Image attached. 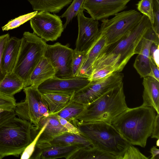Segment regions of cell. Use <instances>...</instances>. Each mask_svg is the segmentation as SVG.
Wrapping results in <instances>:
<instances>
[{"label": "cell", "instance_id": "obj_1", "mask_svg": "<svg viewBox=\"0 0 159 159\" xmlns=\"http://www.w3.org/2000/svg\"><path fill=\"white\" fill-rule=\"evenodd\" d=\"M151 26L148 17L143 15L140 21L133 29L115 42L107 46L93 62V70L102 66H109L114 68L115 72H121L135 54L137 46Z\"/></svg>", "mask_w": 159, "mask_h": 159}, {"label": "cell", "instance_id": "obj_2", "mask_svg": "<svg viewBox=\"0 0 159 159\" xmlns=\"http://www.w3.org/2000/svg\"><path fill=\"white\" fill-rule=\"evenodd\" d=\"M155 111L151 107L142 105L128 107L111 124L131 145L144 148L152 134Z\"/></svg>", "mask_w": 159, "mask_h": 159}, {"label": "cell", "instance_id": "obj_3", "mask_svg": "<svg viewBox=\"0 0 159 159\" xmlns=\"http://www.w3.org/2000/svg\"><path fill=\"white\" fill-rule=\"evenodd\" d=\"M81 134L91 142L93 147L117 157H121L131 144L111 124L103 121L71 123Z\"/></svg>", "mask_w": 159, "mask_h": 159}, {"label": "cell", "instance_id": "obj_4", "mask_svg": "<svg viewBox=\"0 0 159 159\" xmlns=\"http://www.w3.org/2000/svg\"><path fill=\"white\" fill-rule=\"evenodd\" d=\"M39 130L29 121L16 116L0 125V155L18 157L34 140Z\"/></svg>", "mask_w": 159, "mask_h": 159}, {"label": "cell", "instance_id": "obj_5", "mask_svg": "<svg viewBox=\"0 0 159 159\" xmlns=\"http://www.w3.org/2000/svg\"><path fill=\"white\" fill-rule=\"evenodd\" d=\"M128 108L123 83L85 105L72 121H103L111 124L115 117Z\"/></svg>", "mask_w": 159, "mask_h": 159}, {"label": "cell", "instance_id": "obj_6", "mask_svg": "<svg viewBox=\"0 0 159 159\" xmlns=\"http://www.w3.org/2000/svg\"><path fill=\"white\" fill-rule=\"evenodd\" d=\"M20 48L13 72L28 86L30 75L44 56L47 43L34 33L25 31L21 38Z\"/></svg>", "mask_w": 159, "mask_h": 159}, {"label": "cell", "instance_id": "obj_7", "mask_svg": "<svg viewBox=\"0 0 159 159\" xmlns=\"http://www.w3.org/2000/svg\"><path fill=\"white\" fill-rule=\"evenodd\" d=\"M23 91L25 97L24 100L16 103L14 110L16 116L29 121L37 129L41 119L50 115L47 104L37 87L28 86L24 88Z\"/></svg>", "mask_w": 159, "mask_h": 159}, {"label": "cell", "instance_id": "obj_8", "mask_svg": "<svg viewBox=\"0 0 159 159\" xmlns=\"http://www.w3.org/2000/svg\"><path fill=\"white\" fill-rule=\"evenodd\" d=\"M142 15L131 9L119 12L111 19L101 20L99 32L106 38L107 45L115 42L131 30L140 21Z\"/></svg>", "mask_w": 159, "mask_h": 159}, {"label": "cell", "instance_id": "obj_9", "mask_svg": "<svg viewBox=\"0 0 159 159\" xmlns=\"http://www.w3.org/2000/svg\"><path fill=\"white\" fill-rule=\"evenodd\" d=\"M124 76L120 72H114L102 80L90 81L87 85L75 92L72 100L84 105L92 102L110 90L123 83Z\"/></svg>", "mask_w": 159, "mask_h": 159}, {"label": "cell", "instance_id": "obj_10", "mask_svg": "<svg viewBox=\"0 0 159 159\" xmlns=\"http://www.w3.org/2000/svg\"><path fill=\"white\" fill-rule=\"evenodd\" d=\"M30 24L33 33L45 42L56 40L64 29L60 16L45 11H38Z\"/></svg>", "mask_w": 159, "mask_h": 159}, {"label": "cell", "instance_id": "obj_11", "mask_svg": "<svg viewBox=\"0 0 159 159\" xmlns=\"http://www.w3.org/2000/svg\"><path fill=\"white\" fill-rule=\"evenodd\" d=\"M73 53V49L58 42L53 45L47 44L44 56L54 68L55 77L61 79L73 78L71 68Z\"/></svg>", "mask_w": 159, "mask_h": 159}, {"label": "cell", "instance_id": "obj_12", "mask_svg": "<svg viewBox=\"0 0 159 159\" xmlns=\"http://www.w3.org/2000/svg\"><path fill=\"white\" fill-rule=\"evenodd\" d=\"M84 11H80L77 16L78 33L74 49L87 52L99 34V23L98 20L85 16Z\"/></svg>", "mask_w": 159, "mask_h": 159}, {"label": "cell", "instance_id": "obj_13", "mask_svg": "<svg viewBox=\"0 0 159 159\" xmlns=\"http://www.w3.org/2000/svg\"><path fill=\"white\" fill-rule=\"evenodd\" d=\"M159 43V35L152 26L146 31L137 46L135 51L138 54L134 66L141 78L148 76L151 70L150 49L152 43Z\"/></svg>", "mask_w": 159, "mask_h": 159}, {"label": "cell", "instance_id": "obj_14", "mask_svg": "<svg viewBox=\"0 0 159 159\" xmlns=\"http://www.w3.org/2000/svg\"><path fill=\"white\" fill-rule=\"evenodd\" d=\"M131 0H85L83 7L91 18L101 20L125 9Z\"/></svg>", "mask_w": 159, "mask_h": 159}, {"label": "cell", "instance_id": "obj_15", "mask_svg": "<svg viewBox=\"0 0 159 159\" xmlns=\"http://www.w3.org/2000/svg\"><path fill=\"white\" fill-rule=\"evenodd\" d=\"M90 82L87 78L76 77L61 79L55 76L40 84L37 89L41 93L55 92L73 94Z\"/></svg>", "mask_w": 159, "mask_h": 159}, {"label": "cell", "instance_id": "obj_16", "mask_svg": "<svg viewBox=\"0 0 159 159\" xmlns=\"http://www.w3.org/2000/svg\"><path fill=\"white\" fill-rule=\"evenodd\" d=\"M80 148L75 145H54L39 148H35L30 159H55L64 158L69 159L72 154Z\"/></svg>", "mask_w": 159, "mask_h": 159}, {"label": "cell", "instance_id": "obj_17", "mask_svg": "<svg viewBox=\"0 0 159 159\" xmlns=\"http://www.w3.org/2000/svg\"><path fill=\"white\" fill-rule=\"evenodd\" d=\"M107 45L106 38L99 33L96 40L87 52L84 60L77 77H90L93 71V62Z\"/></svg>", "mask_w": 159, "mask_h": 159}, {"label": "cell", "instance_id": "obj_18", "mask_svg": "<svg viewBox=\"0 0 159 159\" xmlns=\"http://www.w3.org/2000/svg\"><path fill=\"white\" fill-rule=\"evenodd\" d=\"M21 39L10 37L4 50L2 63V72L4 77L12 72L18 56L21 43Z\"/></svg>", "mask_w": 159, "mask_h": 159}, {"label": "cell", "instance_id": "obj_19", "mask_svg": "<svg viewBox=\"0 0 159 159\" xmlns=\"http://www.w3.org/2000/svg\"><path fill=\"white\" fill-rule=\"evenodd\" d=\"M143 103L145 106L152 108L159 114V81L149 76L143 78Z\"/></svg>", "mask_w": 159, "mask_h": 159}, {"label": "cell", "instance_id": "obj_20", "mask_svg": "<svg viewBox=\"0 0 159 159\" xmlns=\"http://www.w3.org/2000/svg\"><path fill=\"white\" fill-rule=\"evenodd\" d=\"M54 145H75L81 148L93 147L90 140L83 134H76L67 132L55 137L46 143L36 146L35 148H39Z\"/></svg>", "mask_w": 159, "mask_h": 159}, {"label": "cell", "instance_id": "obj_21", "mask_svg": "<svg viewBox=\"0 0 159 159\" xmlns=\"http://www.w3.org/2000/svg\"><path fill=\"white\" fill-rule=\"evenodd\" d=\"M55 69L49 61L44 56L32 72L28 86L37 87L47 80L55 76Z\"/></svg>", "mask_w": 159, "mask_h": 159}, {"label": "cell", "instance_id": "obj_22", "mask_svg": "<svg viewBox=\"0 0 159 159\" xmlns=\"http://www.w3.org/2000/svg\"><path fill=\"white\" fill-rule=\"evenodd\" d=\"M41 120L46 123V125L40 135L36 146L46 143L55 137L68 132L67 130L61 124L56 114L51 115Z\"/></svg>", "mask_w": 159, "mask_h": 159}, {"label": "cell", "instance_id": "obj_23", "mask_svg": "<svg viewBox=\"0 0 159 159\" xmlns=\"http://www.w3.org/2000/svg\"><path fill=\"white\" fill-rule=\"evenodd\" d=\"M47 104L50 115L56 114L66 107L71 101L73 94L55 92L41 93Z\"/></svg>", "mask_w": 159, "mask_h": 159}, {"label": "cell", "instance_id": "obj_24", "mask_svg": "<svg viewBox=\"0 0 159 159\" xmlns=\"http://www.w3.org/2000/svg\"><path fill=\"white\" fill-rule=\"evenodd\" d=\"M24 88L23 80L13 72L6 75L0 82V92L9 96H13Z\"/></svg>", "mask_w": 159, "mask_h": 159}, {"label": "cell", "instance_id": "obj_25", "mask_svg": "<svg viewBox=\"0 0 159 159\" xmlns=\"http://www.w3.org/2000/svg\"><path fill=\"white\" fill-rule=\"evenodd\" d=\"M35 11H45L54 14L59 13L70 4L72 0H27Z\"/></svg>", "mask_w": 159, "mask_h": 159}, {"label": "cell", "instance_id": "obj_26", "mask_svg": "<svg viewBox=\"0 0 159 159\" xmlns=\"http://www.w3.org/2000/svg\"><path fill=\"white\" fill-rule=\"evenodd\" d=\"M69 159H118L111 154L93 147L80 148L72 154Z\"/></svg>", "mask_w": 159, "mask_h": 159}, {"label": "cell", "instance_id": "obj_27", "mask_svg": "<svg viewBox=\"0 0 159 159\" xmlns=\"http://www.w3.org/2000/svg\"><path fill=\"white\" fill-rule=\"evenodd\" d=\"M85 106L72 100L64 108L54 114L71 123L81 113Z\"/></svg>", "mask_w": 159, "mask_h": 159}, {"label": "cell", "instance_id": "obj_28", "mask_svg": "<svg viewBox=\"0 0 159 159\" xmlns=\"http://www.w3.org/2000/svg\"><path fill=\"white\" fill-rule=\"evenodd\" d=\"M85 0H73L71 4L64 12L60 16L61 18H65L66 21L63 25L65 29L73 18L77 16L79 12L84 11L83 5Z\"/></svg>", "mask_w": 159, "mask_h": 159}, {"label": "cell", "instance_id": "obj_29", "mask_svg": "<svg viewBox=\"0 0 159 159\" xmlns=\"http://www.w3.org/2000/svg\"><path fill=\"white\" fill-rule=\"evenodd\" d=\"M38 12L37 11H34L20 16L10 20L7 24L2 27V30L3 31H8L19 27L30 20Z\"/></svg>", "mask_w": 159, "mask_h": 159}, {"label": "cell", "instance_id": "obj_30", "mask_svg": "<svg viewBox=\"0 0 159 159\" xmlns=\"http://www.w3.org/2000/svg\"><path fill=\"white\" fill-rule=\"evenodd\" d=\"M114 72L115 69L111 66H102L93 69L88 79L90 81H97L109 76Z\"/></svg>", "mask_w": 159, "mask_h": 159}, {"label": "cell", "instance_id": "obj_31", "mask_svg": "<svg viewBox=\"0 0 159 159\" xmlns=\"http://www.w3.org/2000/svg\"><path fill=\"white\" fill-rule=\"evenodd\" d=\"M136 5L139 12L148 17L152 24L153 22V0H140Z\"/></svg>", "mask_w": 159, "mask_h": 159}, {"label": "cell", "instance_id": "obj_32", "mask_svg": "<svg viewBox=\"0 0 159 159\" xmlns=\"http://www.w3.org/2000/svg\"><path fill=\"white\" fill-rule=\"evenodd\" d=\"M86 52H80L74 49L71 63V71L73 77H77L84 60Z\"/></svg>", "mask_w": 159, "mask_h": 159}, {"label": "cell", "instance_id": "obj_33", "mask_svg": "<svg viewBox=\"0 0 159 159\" xmlns=\"http://www.w3.org/2000/svg\"><path fill=\"white\" fill-rule=\"evenodd\" d=\"M16 103L14 96L7 95L0 92V109L14 111Z\"/></svg>", "mask_w": 159, "mask_h": 159}, {"label": "cell", "instance_id": "obj_34", "mask_svg": "<svg viewBox=\"0 0 159 159\" xmlns=\"http://www.w3.org/2000/svg\"><path fill=\"white\" fill-rule=\"evenodd\" d=\"M138 149L131 145L126 150L121 159H148Z\"/></svg>", "mask_w": 159, "mask_h": 159}, {"label": "cell", "instance_id": "obj_35", "mask_svg": "<svg viewBox=\"0 0 159 159\" xmlns=\"http://www.w3.org/2000/svg\"><path fill=\"white\" fill-rule=\"evenodd\" d=\"M8 34L0 36V82L4 78L2 72V63L3 52L6 44L10 38Z\"/></svg>", "mask_w": 159, "mask_h": 159}, {"label": "cell", "instance_id": "obj_36", "mask_svg": "<svg viewBox=\"0 0 159 159\" xmlns=\"http://www.w3.org/2000/svg\"><path fill=\"white\" fill-rule=\"evenodd\" d=\"M153 22L152 26L156 34L159 35V4L153 1Z\"/></svg>", "mask_w": 159, "mask_h": 159}, {"label": "cell", "instance_id": "obj_37", "mask_svg": "<svg viewBox=\"0 0 159 159\" xmlns=\"http://www.w3.org/2000/svg\"><path fill=\"white\" fill-rule=\"evenodd\" d=\"M57 116L61 124L67 130L68 132L81 134L78 129L70 122L58 116Z\"/></svg>", "mask_w": 159, "mask_h": 159}, {"label": "cell", "instance_id": "obj_38", "mask_svg": "<svg viewBox=\"0 0 159 159\" xmlns=\"http://www.w3.org/2000/svg\"><path fill=\"white\" fill-rule=\"evenodd\" d=\"M150 58L159 67V43L155 42L152 44L150 52Z\"/></svg>", "mask_w": 159, "mask_h": 159}, {"label": "cell", "instance_id": "obj_39", "mask_svg": "<svg viewBox=\"0 0 159 159\" xmlns=\"http://www.w3.org/2000/svg\"><path fill=\"white\" fill-rule=\"evenodd\" d=\"M151 138L159 139V114L157 113L154 119Z\"/></svg>", "mask_w": 159, "mask_h": 159}, {"label": "cell", "instance_id": "obj_40", "mask_svg": "<svg viewBox=\"0 0 159 159\" xmlns=\"http://www.w3.org/2000/svg\"><path fill=\"white\" fill-rule=\"evenodd\" d=\"M16 116L14 111L0 109V125L11 117Z\"/></svg>", "mask_w": 159, "mask_h": 159}, {"label": "cell", "instance_id": "obj_41", "mask_svg": "<svg viewBox=\"0 0 159 159\" xmlns=\"http://www.w3.org/2000/svg\"><path fill=\"white\" fill-rule=\"evenodd\" d=\"M151 70L148 76L151 77L159 81V67L150 58Z\"/></svg>", "mask_w": 159, "mask_h": 159}, {"label": "cell", "instance_id": "obj_42", "mask_svg": "<svg viewBox=\"0 0 159 159\" xmlns=\"http://www.w3.org/2000/svg\"><path fill=\"white\" fill-rule=\"evenodd\" d=\"M151 159H159V150L155 146H153L150 149Z\"/></svg>", "mask_w": 159, "mask_h": 159}, {"label": "cell", "instance_id": "obj_43", "mask_svg": "<svg viewBox=\"0 0 159 159\" xmlns=\"http://www.w3.org/2000/svg\"><path fill=\"white\" fill-rule=\"evenodd\" d=\"M153 1L155 2L158 4H159V0H153Z\"/></svg>", "mask_w": 159, "mask_h": 159}, {"label": "cell", "instance_id": "obj_44", "mask_svg": "<svg viewBox=\"0 0 159 159\" xmlns=\"http://www.w3.org/2000/svg\"><path fill=\"white\" fill-rule=\"evenodd\" d=\"M159 139H157V143H156V144H157V146H159Z\"/></svg>", "mask_w": 159, "mask_h": 159}, {"label": "cell", "instance_id": "obj_45", "mask_svg": "<svg viewBox=\"0 0 159 159\" xmlns=\"http://www.w3.org/2000/svg\"><path fill=\"white\" fill-rule=\"evenodd\" d=\"M3 158V157L0 155V159H1L2 158Z\"/></svg>", "mask_w": 159, "mask_h": 159}]
</instances>
